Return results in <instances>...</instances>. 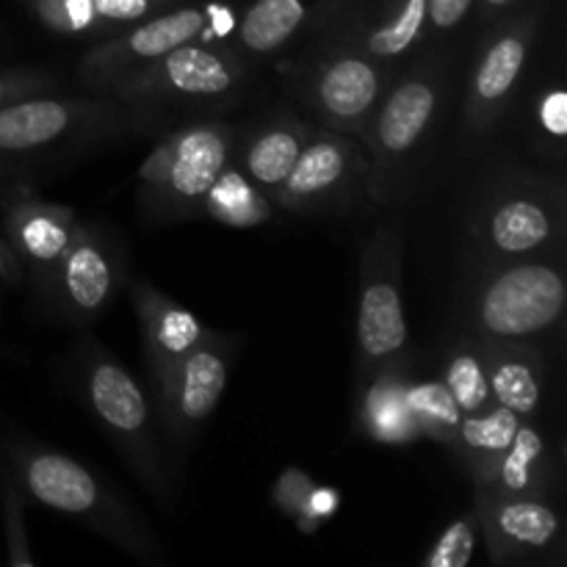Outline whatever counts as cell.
Here are the masks:
<instances>
[{"instance_id": "obj_20", "label": "cell", "mask_w": 567, "mask_h": 567, "mask_svg": "<svg viewBox=\"0 0 567 567\" xmlns=\"http://www.w3.org/2000/svg\"><path fill=\"white\" fill-rule=\"evenodd\" d=\"M39 22L59 37L109 39L177 0H25Z\"/></svg>"}, {"instance_id": "obj_16", "label": "cell", "mask_w": 567, "mask_h": 567, "mask_svg": "<svg viewBox=\"0 0 567 567\" xmlns=\"http://www.w3.org/2000/svg\"><path fill=\"white\" fill-rule=\"evenodd\" d=\"M474 513L491 563H520L563 548V518L543 496L476 493Z\"/></svg>"}, {"instance_id": "obj_1", "label": "cell", "mask_w": 567, "mask_h": 567, "mask_svg": "<svg viewBox=\"0 0 567 567\" xmlns=\"http://www.w3.org/2000/svg\"><path fill=\"white\" fill-rule=\"evenodd\" d=\"M11 465H14L17 485L33 502L89 526L105 540L120 546L122 551L136 557L138 563H161L158 540L144 526V520L75 457L22 443L11 449Z\"/></svg>"}, {"instance_id": "obj_23", "label": "cell", "mask_w": 567, "mask_h": 567, "mask_svg": "<svg viewBox=\"0 0 567 567\" xmlns=\"http://www.w3.org/2000/svg\"><path fill=\"white\" fill-rule=\"evenodd\" d=\"M313 125H305L297 116L280 114L275 120L264 122L249 133V138L241 147V161L238 169L255 183L271 199L277 197L286 177L291 175L299 153L308 144Z\"/></svg>"}, {"instance_id": "obj_7", "label": "cell", "mask_w": 567, "mask_h": 567, "mask_svg": "<svg viewBox=\"0 0 567 567\" xmlns=\"http://www.w3.org/2000/svg\"><path fill=\"white\" fill-rule=\"evenodd\" d=\"M83 396L127 468L161 507H172L175 493L155 446L150 404L131 371L103 349H89L83 360Z\"/></svg>"}, {"instance_id": "obj_15", "label": "cell", "mask_w": 567, "mask_h": 567, "mask_svg": "<svg viewBox=\"0 0 567 567\" xmlns=\"http://www.w3.org/2000/svg\"><path fill=\"white\" fill-rule=\"evenodd\" d=\"M125 280V269L116 247L97 227L81 225L72 236L42 288L70 319L89 321L109 308L114 293Z\"/></svg>"}, {"instance_id": "obj_3", "label": "cell", "mask_w": 567, "mask_h": 567, "mask_svg": "<svg viewBox=\"0 0 567 567\" xmlns=\"http://www.w3.org/2000/svg\"><path fill=\"white\" fill-rule=\"evenodd\" d=\"M443 97L446 75L435 61L419 64L396 83H388L360 138L365 150L363 192L374 203L388 205L404 194L424 144L435 131Z\"/></svg>"}, {"instance_id": "obj_14", "label": "cell", "mask_w": 567, "mask_h": 567, "mask_svg": "<svg viewBox=\"0 0 567 567\" xmlns=\"http://www.w3.org/2000/svg\"><path fill=\"white\" fill-rule=\"evenodd\" d=\"M537 39V14L502 22L482 44L465 92L463 122L471 136H485L507 114Z\"/></svg>"}, {"instance_id": "obj_28", "label": "cell", "mask_w": 567, "mask_h": 567, "mask_svg": "<svg viewBox=\"0 0 567 567\" xmlns=\"http://www.w3.org/2000/svg\"><path fill=\"white\" fill-rule=\"evenodd\" d=\"M271 203L275 199L260 192L230 161L205 194L199 216H210L227 227H258L271 219Z\"/></svg>"}, {"instance_id": "obj_12", "label": "cell", "mask_w": 567, "mask_h": 567, "mask_svg": "<svg viewBox=\"0 0 567 567\" xmlns=\"http://www.w3.org/2000/svg\"><path fill=\"white\" fill-rule=\"evenodd\" d=\"M230 341L208 332L199 347L175 363L153 371L158 388V415L164 435L177 452H186L199 426L216 413L227 388Z\"/></svg>"}, {"instance_id": "obj_37", "label": "cell", "mask_w": 567, "mask_h": 567, "mask_svg": "<svg viewBox=\"0 0 567 567\" xmlns=\"http://www.w3.org/2000/svg\"><path fill=\"white\" fill-rule=\"evenodd\" d=\"M338 504H341V496H338V491H332V487H319L313 485V491H310V498H308V509L310 515H313L316 524H324L327 518H330L332 513L338 509Z\"/></svg>"}, {"instance_id": "obj_21", "label": "cell", "mask_w": 567, "mask_h": 567, "mask_svg": "<svg viewBox=\"0 0 567 567\" xmlns=\"http://www.w3.org/2000/svg\"><path fill=\"white\" fill-rule=\"evenodd\" d=\"M131 302L136 308L150 371L175 363L205 341L210 330L199 324L192 310L161 293L147 282H131Z\"/></svg>"}, {"instance_id": "obj_9", "label": "cell", "mask_w": 567, "mask_h": 567, "mask_svg": "<svg viewBox=\"0 0 567 567\" xmlns=\"http://www.w3.org/2000/svg\"><path fill=\"white\" fill-rule=\"evenodd\" d=\"M410 332L402 302V233H374L360 258L358 377L360 385L380 371L408 363Z\"/></svg>"}, {"instance_id": "obj_38", "label": "cell", "mask_w": 567, "mask_h": 567, "mask_svg": "<svg viewBox=\"0 0 567 567\" xmlns=\"http://www.w3.org/2000/svg\"><path fill=\"white\" fill-rule=\"evenodd\" d=\"M515 6V0H480V9L485 14V20H498L504 11H509Z\"/></svg>"}, {"instance_id": "obj_6", "label": "cell", "mask_w": 567, "mask_h": 567, "mask_svg": "<svg viewBox=\"0 0 567 567\" xmlns=\"http://www.w3.org/2000/svg\"><path fill=\"white\" fill-rule=\"evenodd\" d=\"M238 17L227 6H181L127 25L125 31L100 39L86 50L78 75L89 89L109 94L161 55L188 42H225L236 31Z\"/></svg>"}, {"instance_id": "obj_31", "label": "cell", "mask_w": 567, "mask_h": 567, "mask_svg": "<svg viewBox=\"0 0 567 567\" xmlns=\"http://www.w3.org/2000/svg\"><path fill=\"white\" fill-rule=\"evenodd\" d=\"M310 491H313V480H310L305 471L299 468H286L275 482V491H271V498H275L277 507L286 515H291L293 524L299 526V532L305 535H313L319 529V524L313 520L308 509Z\"/></svg>"}, {"instance_id": "obj_30", "label": "cell", "mask_w": 567, "mask_h": 567, "mask_svg": "<svg viewBox=\"0 0 567 567\" xmlns=\"http://www.w3.org/2000/svg\"><path fill=\"white\" fill-rule=\"evenodd\" d=\"M476 543H480V520L476 513L460 515L452 520L446 532L435 540L430 554L424 557V567H465L471 565L476 554Z\"/></svg>"}, {"instance_id": "obj_19", "label": "cell", "mask_w": 567, "mask_h": 567, "mask_svg": "<svg viewBox=\"0 0 567 567\" xmlns=\"http://www.w3.org/2000/svg\"><path fill=\"white\" fill-rule=\"evenodd\" d=\"M426 33V0H380L374 14H347L341 37L391 72L424 42Z\"/></svg>"}, {"instance_id": "obj_5", "label": "cell", "mask_w": 567, "mask_h": 567, "mask_svg": "<svg viewBox=\"0 0 567 567\" xmlns=\"http://www.w3.org/2000/svg\"><path fill=\"white\" fill-rule=\"evenodd\" d=\"M563 238L565 192L548 177H507L482 197L468 219V244L480 266L559 255Z\"/></svg>"}, {"instance_id": "obj_29", "label": "cell", "mask_w": 567, "mask_h": 567, "mask_svg": "<svg viewBox=\"0 0 567 567\" xmlns=\"http://www.w3.org/2000/svg\"><path fill=\"white\" fill-rule=\"evenodd\" d=\"M408 404L413 410V419L419 424L421 437H430V441L452 449L463 413H460L457 402L449 393V388L443 385L441 377H430V380H413L410 377Z\"/></svg>"}, {"instance_id": "obj_26", "label": "cell", "mask_w": 567, "mask_h": 567, "mask_svg": "<svg viewBox=\"0 0 567 567\" xmlns=\"http://www.w3.org/2000/svg\"><path fill=\"white\" fill-rule=\"evenodd\" d=\"M520 421H524L520 415L502 408V404H496V408L482 415H463L452 452L468 468L474 485H482L491 476V471L496 468V463L513 443Z\"/></svg>"}, {"instance_id": "obj_17", "label": "cell", "mask_w": 567, "mask_h": 567, "mask_svg": "<svg viewBox=\"0 0 567 567\" xmlns=\"http://www.w3.org/2000/svg\"><path fill=\"white\" fill-rule=\"evenodd\" d=\"M78 230L72 208L44 203L31 188H14L3 199V233L28 264V275L42 286L55 260L70 247Z\"/></svg>"}, {"instance_id": "obj_8", "label": "cell", "mask_w": 567, "mask_h": 567, "mask_svg": "<svg viewBox=\"0 0 567 567\" xmlns=\"http://www.w3.org/2000/svg\"><path fill=\"white\" fill-rule=\"evenodd\" d=\"M236 136L225 122H192L172 131L142 164L138 183L150 210L199 216L216 177L233 161Z\"/></svg>"}, {"instance_id": "obj_32", "label": "cell", "mask_w": 567, "mask_h": 567, "mask_svg": "<svg viewBox=\"0 0 567 567\" xmlns=\"http://www.w3.org/2000/svg\"><path fill=\"white\" fill-rule=\"evenodd\" d=\"M3 532H6V563L11 567H33L37 557L25 535V513L17 487L6 485L3 491Z\"/></svg>"}, {"instance_id": "obj_13", "label": "cell", "mask_w": 567, "mask_h": 567, "mask_svg": "<svg viewBox=\"0 0 567 567\" xmlns=\"http://www.w3.org/2000/svg\"><path fill=\"white\" fill-rule=\"evenodd\" d=\"M365 183V150L358 138L313 127L275 203L288 214L343 208Z\"/></svg>"}, {"instance_id": "obj_22", "label": "cell", "mask_w": 567, "mask_h": 567, "mask_svg": "<svg viewBox=\"0 0 567 567\" xmlns=\"http://www.w3.org/2000/svg\"><path fill=\"white\" fill-rule=\"evenodd\" d=\"M482 358L496 404L513 410L524 421H535L540 415L546 388L543 354L532 343L482 341Z\"/></svg>"}, {"instance_id": "obj_11", "label": "cell", "mask_w": 567, "mask_h": 567, "mask_svg": "<svg viewBox=\"0 0 567 567\" xmlns=\"http://www.w3.org/2000/svg\"><path fill=\"white\" fill-rule=\"evenodd\" d=\"M391 72L363 53L347 37L332 39L308 66L302 94L308 109L319 116L321 127L363 138L371 114L380 105Z\"/></svg>"}, {"instance_id": "obj_27", "label": "cell", "mask_w": 567, "mask_h": 567, "mask_svg": "<svg viewBox=\"0 0 567 567\" xmlns=\"http://www.w3.org/2000/svg\"><path fill=\"white\" fill-rule=\"evenodd\" d=\"M441 380L463 415H482L496 408L482 358V341L474 332L465 330L446 343Z\"/></svg>"}, {"instance_id": "obj_25", "label": "cell", "mask_w": 567, "mask_h": 567, "mask_svg": "<svg viewBox=\"0 0 567 567\" xmlns=\"http://www.w3.org/2000/svg\"><path fill=\"white\" fill-rule=\"evenodd\" d=\"M551 474V457L548 443L535 421H520L513 443L498 460L476 493H493V496H543Z\"/></svg>"}, {"instance_id": "obj_2", "label": "cell", "mask_w": 567, "mask_h": 567, "mask_svg": "<svg viewBox=\"0 0 567 567\" xmlns=\"http://www.w3.org/2000/svg\"><path fill=\"white\" fill-rule=\"evenodd\" d=\"M567 282L559 255L480 266L465 297V330L482 341L535 343L565 319Z\"/></svg>"}, {"instance_id": "obj_36", "label": "cell", "mask_w": 567, "mask_h": 567, "mask_svg": "<svg viewBox=\"0 0 567 567\" xmlns=\"http://www.w3.org/2000/svg\"><path fill=\"white\" fill-rule=\"evenodd\" d=\"M0 280L11 288H22L28 280V264L11 238L0 230Z\"/></svg>"}, {"instance_id": "obj_34", "label": "cell", "mask_w": 567, "mask_h": 567, "mask_svg": "<svg viewBox=\"0 0 567 567\" xmlns=\"http://www.w3.org/2000/svg\"><path fill=\"white\" fill-rule=\"evenodd\" d=\"M55 83L44 72L33 70H0V105H9L14 100L31 97V94L50 92Z\"/></svg>"}, {"instance_id": "obj_18", "label": "cell", "mask_w": 567, "mask_h": 567, "mask_svg": "<svg viewBox=\"0 0 567 567\" xmlns=\"http://www.w3.org/2000/svg\"><path fill=\"white\" fill-rule=\"evenodd\" d=\"M349 0H252L236 22L233 48L244 59H269L313 25L332 22Z\"/></svg>"}, {"instance_id": "obj_33", "label": "cell", "mask_w": 567, "mask_h": 567, "mask_svg": "<svg viewBox=\"0 0 567 567\" xmlns=\"http://www.w3.org/2000/svg\"><path fill=\"white\" fill-rule=\"evenodd\" d=\"M535 127L540 142L563 153V144L567 136V97L559 83L543 89L535 103Z\"/></svg>"}, {"instance_id": "obj_24", "label": "cell", "mask_w": 567, "mask_h": 567, "mask_svg": "<svg viewBox=\"0 0 567 567\" xmlns=\"http://www.w3.org/2000/svg\"><path fill=\"white\" fill-rule=\"evenodd\" d=\"M408 363L380 371L363 382L360 396V430L385 446H408L421 441V430L408 404Z\"/></svg>"}, {"instance_id": "obj_10", "label": "cell", "mask_w": 567, "mask_h": 567, "mask_svg": "<svg viewBox=\"0 0 567 567\" xmlns=\"http://www.w3.org/2000/svg\"><path fill=\"white\" fill-rule=\"evenodd\" d=\"M244 81L247 64L233 44L188 42L161 55L109 94L133 105L221 103L230 100Z\"/></svg>"}, {"instance_id": "obj_4", "label": "cell", "mask_w": 567, "mask_h": 567, "mask_svg": "<svg viewBox=\"0 0 567 567\" xmlns=\"http://www.w3.org/2000/svg\"><path fill=\"white\" fill-rule=\"evenodd\" d=\"M153 120L150 105L122 103L111 94L100 97H31L0 105V175L33 164L44 155L75 150L100 138L133 131Z\"/></svg>"}, {"instance_id": "obj_35", "label": "cell", "mask_w": 567, "mask_h": 567, "mask_svg": "<svg viewBox=\"0 0 567 567\" xmlns=\"http://www.w3.org/2000/svg\"><path fill=\"white\" fill-rule=\"evenodd\" d=\"M476 0H426V22L430 33H449L463 25L474 11Z\"/></svg>"}]
</instances>
